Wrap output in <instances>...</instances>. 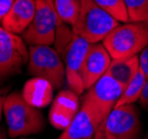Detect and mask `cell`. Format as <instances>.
I'll return each instance as SVG.
<instances>
[{"instance_id":"obj_1","label":"cell","mask_w":148,"mask_h":139,"mask_svg":"<svg viewBox=\"0 0 148 139\" xmlns=\"http://www.w3.org/2000/svg\"><path fill=\"white\" fill-rule=\"evenodd\" d=\"M3 115L10 138L35 135L45 127V118L41 111L27 103L19 91H12L6 97Z\"/></svg>"},{"instance_id":"obj_2","label":"cell","mask_w":148,"mask_h":139,"mask_svg":"<svg viewBox=\"0 0 148 139\" xmlns=\"http://www.w3.org/2000/svg\"><path fill=\"white\" fill-rule=\"evenodd\" d=\"M111 59L137 56L148 47V23L128 21L117 26L103 40Z\"/></svg>"},{"instance_id":"obj_3","label":"cell","mask_w":148,"mask_h":139,"mask_svg":"<svg viewBox=\"0 0 148 139\" xmlns=\"http://www.w3.org/2000/svg\"><path fill=\"white\" fill-rule=\"evenodd\" d=\"M117 26L116 20L94 0H82V9L77 21L71 27L73 32L87 40L89 44L103 41Z\"/></svg>"},{"instance_id":"obj_4","label":"cell","mask_w":148,"mask_h":139,"mask_svg":"<svg viewBox=\"0 0 148 139\" xmlns=\"http://www.w3.org/2000/svg\"><path fill=\"white\" fill-rule=\"evenodd\" d=\"M28 73L51 84L53 89H61L66 82L64 60L55 48L49 46H29Z\"/></svg>"},{"instance_id":"obj_5","label":"cell","mask_w":148,"mask_h":139,"mask_svg":"<svg viewBox=\"0 0 148 139\" xmlns=\"http://www.w3.org/2000/svg\"><path fill=\"white\" fill-rule=\"evenodd\" d=\"M36 15L21 37L29 46H50L55 42L58 26L53 0H36Z\"/></svg>"},{"instance_id":"obj_6","label":"cell","mask_w":148,"mask_h":139,"mask_svg":"<svg viewBox=\"0 0 148 139\" xmlns=\"http://www.w3.org/2000/svg\"><path fill=\"white\" fill-rule=\"evenodd\" d=\"M29 60V49L22 37L0 27V85L21 71Z\"/></svg>"},{"instance_id":"obj_7","label":"cell","mask_w":148,"mask_h":139,"mask_svg":"<svg viewBox=\"0 0 148 139\" xmlns=\"http://www.w3.org/2000/svg\"><path fill=\"white\" fill-rule=\"evenodd\" d=\"M124 86L115 80L109 75H104L82 97V101L87 103L95 110L97 116L106 125L107 117L116 107L124 91Z\"/></svg>"},{"instance_id":"obj_8","label":"cell","mask_w":148,"mask_h":139,"mask_svg":"<svg viewBox=\"0 0 148 139\" xmlns=\"http://www.w3.org/2000/svg\"><path fill=\"white\" fill-rule=\"evenodd\" d=\"M143 125L135 105L115 107L105 125L106 139H141Z\"/></svg>"},{"instance_id":"obj_9","label":"cell","mask_w":148,"mask_h":139,"mask_svg":"<svg viewBox=\"0 0 148 139\" xmlns=\"http://www.w3.org/2000/svg\"><path fill=\"white\" fill-rule=\"evenodd\" d=\"M58 139H106L105 126L95 110L82 100L78 114Z\"/></svg>"},{"instance_id":"obj_10","label":"cell","mask_w":148,"mask_h":139,"mask_svg":"<svg viewBox=\"0 0 148 139\" xmlns=\"http://www.w3.org/2000/svg\"><path fill=\"white\" fill-rule=\"evenodd\" d=\"M90 45L91 44H89L87 40L74 34L62 58L66 69L67 86L78 96H82L85 91L82 79V68Z\"/></svg>"},{"instance_id":"obj_11","label":"cell","mask_w":148,"mask_h":139,"mask_svg":"<svg viewBox=\"0 0 148 139\" xmlns=\"http://www.w3.org/2000/svg\"><path fill=\"white\" fill-rule=\"evenodd\" d=\"M79 96L70 89L60 90L49 110V123L58 130H65L80 109Z\"/></svg>"},{"instance_id":"obj_12","label":"cell","mask_w":148,"mask_h":139,"mask_svg":"<svg viewBox=\"0 0 148 139\" xmlns=\"http://www.w3.org/2000/svg\"><path fill=\"white\" fill-rule=\"evenodd\" d=\"M111 60L109 52L103 44L98 42L90 45L82 68V79L85 90L91 88L106 75Z\"/></svg>"},{"instance_id":"obj_13","label":"cell","mask_w":148,"mask_h":139,"mask_svg":"<svg viewBox=\"0 0 148 139\" xmlns=\"http://www.w3.org/2000/svg\"><path fill=\"white\" fill-rule=\"evenodd\" d=\"M36 0H16L14 6L2 19V28L11 34H23L36 15Z\"/></svg>"},{"instance_id":"obj_14","label":"cell","mask_w":148,"mask_h":139,"mask_svg":"<svg viewBox=\"0 0 148 139\" xmlns=\"http://www.w3.org/2000/svg\"><path fill=\"white\" fill-rule=\"evenodd\" d=\"M53 87L50 82L41 78H31L23 85L21 94L23 99L32 107L41 109L49 105L53 100Z\"/></svg>"},{"instance_id":"obj_15","label":"cell","mask_w":148,"mask_h":139,"mask_svg":"<svg viewBox=\"0 0 148 139\" xmlns=\"http://www.w3.org/2000/svg\"><path fill=\"white\" fill-rule=\"evenodd\" d=\"M139 56H133L128 58L112 59L107 70V75L121 84L124 87L139 71Z\"/></svg>"},{"instance_id":"obj_16","label":"cell","mask_w":148,"mask_h":139,"mask_svg":"<svg viewBox=\"0 0 148 139\" xmlns=\"http://www.w3.org/2000/svg\"><path fill=\"white\" fill-rule=\"evenodd\" d=\"M146 80H147L146 75L139 69V71L136 73V76L125 86L123 95L116 105V107L124 106V105H134L136 101H138L140 99Z\"/></svg>"},{"instance_id":"obj_17","label":"cell","mask_w":148,"mask_h":139,"mask_svg":"<svg viewBox=\"0 0 148 139\" xmlns=\"http://www.w3.org/2000/svg\"><path fill=\"white\" fill-rule=\"evenodd\" d=\"M58 20L69 26H74L82 9V0H53Z\"/></svg>"},{"instance_id":"obj_18","label":"cell","mask_w":148,"mask_h":139,"mask_svg":"<svg viewBox=\"0 0 148 139\" xmlns=\"http://www.w3.org/2000/svg\"><path fill=\"white\" fill-rule=\"evenodd\" d=\"M94 1L119 22L125 23L129 21V16L125 0H94Z\"/></svg>"},{"instance_id":"obj_19","label":"cell","mask_w":148,"mask_h":139,"mask_svg":"<svg viewBox=\"0 0 148 139\" xmlns=\"http://www.w3.org/2000/svg\"><path fill=\"white\" fill-rule=\"evenodd\" d=\"M129 21L148 23V0H125Z\"/></svg>"},{"instance_id":"obj_20","label":"cell","mask_w":148,"mask_h":139,"mask_svg":"<svg viewBox=\"0 0 148 139\" xmlns=\"http://www.w3.org/2000/svg\"><path fill=\"white\" fill-rule=\"evenodd\" d=\"M139 65H140V70L148 78V47H146L139 55Z\"/></svg>"},{"instance_id":"obj_21","label":"cell","mask_w":148,"mask_h":139,"mask_svg":"<svg viewBox=\"0 0 148 139\" xmlns=\"http://www.w3.org/2000/svg\"><path fill=\"white\" fill-rule=\"evenodd\" d=\"M15 1L16 0H0V21H2V19L9 12Z\"/></svg>"},{"instance_id":"obj_22","label":"cell","mask_w":148,"mask_h":139,"mask_svg":"<svg viewBox=\"0 0 148 139\" xmlns=\"http://www.w3.org/2000/svg\"><path fill=\"white\" fill-rule=\"evenodd\" d=\"M139 103H140V105L144 108L148 109V78L146 80V84H145V87L143 89V94L140 96Z\"/></svg>"},{"instance_id":"obj_23","label":"cell","mask_w":148,"mask_h":139,"mask_svg":"<svg viewBox=\"0 0 148 139\" xmlns=\"http://www.w3.org/2000/svg\"><path fill=\"white\" fill-rule=\"evenodd\" d=\"M5 99L3 96H2V92L0 91V120H1V116L3 114V105H5Z\"/></svg>"},{"instance_id":"obj_24","label":"cell","mask_w":148,"mask_h":139,"mask_svg":"<svg viewBox=\"0 0 148 139\" xmlns=\"http://www.w3.org/2000/svg\"><path fill=\"white\" fill-rule=\"evenodd\" d=\"M16 139H32V138H26V137H19V138H16Z\"/></svg>"},{"instance_id":"obj_25","label":"cell","mask_w":148,"mask_h":139,"mask_svg":"<svg viewBox=\"0 0 148 139\" xmlns=\"http://www.w3.org/2000/svg\"><path fill=\"white\" fill-rule=\"evenodd\" d=\"M143 139H148V132H147V134H146V136H145V137H144V138H143Z\"/></svg>"},{"instance_id":"obj_26","label":"cell","mask_w":148,"mask_h":139,"mask_svg":"<svg viewBox=\"0 0 148 139\" xmlns=\"http://www.w3.org/2000/svg\"><path fill=\"white\" fill-rule=\"evenodd\" d=\"M0 139H1V138H0Z\"/></svg>"}]
</instances>
